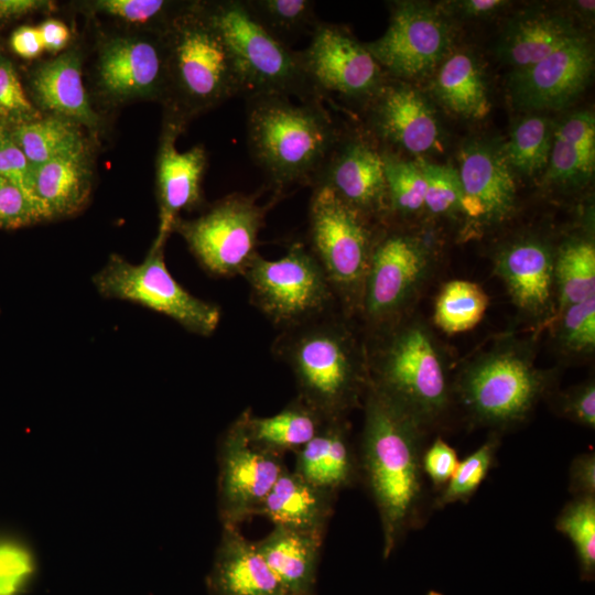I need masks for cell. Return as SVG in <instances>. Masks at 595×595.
<instances>
[{
  "mask_svg": "<svg viewBox=\"0 0 595 595\" xmlns=\"http://www.w3.org/2000/svg\"><path fill=\"white\" fill-rule=\"evenodd\" d=\"M431 261L426 244L412 234L388 230L376 236L360 311L371 333L405 316L431 270Z\"/></svg>",
  "mask_w": 595,
  "mask_h": 595,
  "instance_id": "12",
  "label": "cell"
},
{
  "mask_svg": "<svg viewBox=\"0 0 595 595\" xmlns=\"http://www.w3.org/2000/svg\"><path fill=\"white\" fill-rule=\"evenodd\" d=\"M3 128V125L0 122V130Z\"/></svg>",
  "mask_w": 595,
  "mask_h": 595,
  "instance_id": "55",
  "label": "cell"
},
{
  "mask_svg": "<svg viewBox=\"0 0 595 595\" xmlns=\"http://www.w3.org/2000/svg\"><path fill=\"white\" fill-rule=\"evenodd\" d=\"M496 448V439H490L465 459L458 462L453 476L436 498V506L441 508L456 501L468 500L486 478L493 465Z\"/></svg>",
  "mask_w": 595,
  "mask_h": 595,
  "instance_id": "42",
  "label": "cell"
},
{
  "mask_svg": "<svg viewBox=\"0 0 595 595\" xmlns=\"http://www.w3.org/2000/svg\"><path fill=\"white\" fill-rule=\"evenodd\" d=\"M42 117L28 98L13 65L0 57V119L15 127Z\"/></svg>",
  "mask_w": 595,
  "mask_h": 595,
  "instance_id": "44",
  "label": "cell"
},
{
  "mask_svg": "<svg viewBox=\"0 0 595 595\" xmlns=\"http://www.w3.org/2000/svg\"><path fill=\"white\" fill-rule=\"evenodd\" d=\"M185 1L94 0L82 2L88 13L102 15L133 31L163 33Z\"/></svg>",
  "mask_w": 595,
  "mask_h": 595,
  "instance_id": "37",
  "label": "cell"
},
{
  "mask_svg": "<svg viewBox=\"0 0 595 595\" xmlns=\"http://www.w3.org/2000/svg\"><path fill=\"white\" fill-rule=\"evenodd\" d=\"M363 408L358 472L376 505L382 554L388 559L413 523L421 502L422 440L426 429L370 383Z\"/></svg>",
  "mask_w": 595,
  "mask_h": 595,
  "instance_id": "1",
  "label": "cell"
},
{
  "mask_svg": "<svg viewBox=\"0 0 595 595\" xmlns=\"http://www.w3.org/2000/svg\"><path fill=\"white\" fill-rule=\"evenodd\" d=\"M185 123L165 115L156 155V196L159 204V229L154 239L166 242L181 212L197 207L202 201V181L207 166V152L195 145L181 152L175 141Z\"/></svg>",
  "mask_w": 595,
  "mask_h": 595,
  "instance_id": "20",
  "label": "cell"
},
{
  "mask_svg": "<svg viewBox=\"0 0 595 595\" xmlns=\"http://www.w3.org/2000/svg\"><path fill=\"white\" fill-rule=\"evenodd\" d=\"M488 307V295L472 281L453 280L445 283L436 296L433 322L448 335L474 328Z\"/></svg>",
  "mask_w": 595,
  "mask_h": 595,
  "instance_id": "36",
  "label": "cell"
},
{
  "mask_svg": "<svg viewBox=\"0 0 595 595\" xmlns=\"http://www.w3.org/2000/svg\"><path fill=\"white\" fill-rule=\"evenodd\" d=\"M167 63L165 115L194 116L244 95L236 61L205 1H186L163 32Z\"/></svg>",
  "mask_w": 595,
  "mask_h": 595,
  "instance_id": "4",
  "label": "cell"
},
{
  "mask_svg": "<svg viewBox=\"0 0 595 595\" xmlns=\"http://www.w3.org/2000/svg\"><path fill=\"white\" fill-rule=\"evenodd\" d=\"M323 541V537L273 526L255 543L290 595H312Z\"/></svg>",
  "mask_w": 595,
  "mask_h": 595,
  "instance_id": "30",
  "label": "cell"
},
{
  "mask_svg": "<svg viewBox=\"0 0 595 595\" xmlns=\"http://www.w3.org/2000/svg\"><path fill=\"white\" fill-rule=\"evenodd\" d=\"M336 496L286 468L269 491L257 516L268 518L273 526L325 538Z\"/></svg>",
  "mask_w": 595,
  "mask_h": 595,
  "instance_id": "27",
  "label": "cell"
},
{
  "mask_svg": "<svg viewBox=\"0 0 595 595\" xmlns=\"http://www.w3.org/2000/svg\"><path fill=\"white\" fill-rule=\"evenodd\" d=\"M369 383L425 429L446 413L452 396L445 361L430 329L405 316L371 333L366 345Z\"/></svg>",
  "mask_w": 595,
  "mask_h": 595,
  "instance_id": "5",
  "label": "cell"
},
{
  "mask_svg": "<svg viewBox=\"0 0 595 595\" xmlns=\"http://www.w3.org/2000/svg\"><path fill=\"white\" fill-rule=\"evenodd\" d=\"M420 166L425 178L424 208L434 215L459 213L462 185L457 170L423 162Z\"/></svg>",
  "mask_w": 595,
  "mask_h": 595,
  "instance_id": "43",
  "label": "cell"
},
{
  "mask_svg": "<svg viewBox=\"0 0 595 595\" xmlns=\"http://www.w3.org/2000/svg\"><path fill=\"white\" fill-rule=\"evenodd\" d=\"M10 45L15 54L26 60L37 57L44 51L37 26L17 29L11 35Z\"/></svg>",
  "mask_w": 595,
  "mask_h": 595,
  "instance_id": "51",
  "label": "cell"
},
{
  "mask_svg": "<svg viewBox=\"0 0 595 595\" xmlns=\"http://www.w3.org/2000/svg\"><path fill=\"white\" fill-rule=\"evenodd\" d=\"M217 510L223 527H239L257 516L288 468L284 454L253 442L241 412L221 434L217 450Z\"/></svg>",
  "mask_w": 595,
  "mask_h": 595,
  "instance_id": "13",
  "label": "cell"
},
{
  "mask_svg": "<svg viewBox=\"0 0 595 595\" xmlns=\"http://www.w3.org/2000/svg\"><path fill=\"white\" fill-rule=\"evenodd\" d=\"M495 271L515 305L534 320L554 318V250L538 237L505 245L495 257Z\"/></svg>",
  "mask_w": 595,
  "mask_h": 595,
  "instance_id": "22",
  "label": "cell"
},
{
  "mask_svg": "<svg viewBox=\"0 0 595 595\" xmlns=\"http://www.w3.org/2000/svg\"><path fill=\"white\" fill-rule=\"evenodd\" d=\"M242 275L253 306L281 331L335 312L337 301L327 278L300 241L279 259L258 255Z\"/></svg>",
  "mask_w": 595,
  "mask_h": 595,
  "instance_id": "9",
  "label": "cell"
},
{
  "mask_svg": "<svg viewBox=\"0 0 595 595\" xmlns=\"http://www.w3.org/2000/svg\"><path fill=\"white\" fill-rule=\"evenodd\" d=\"M294 453L293 470L309 483L336 495L359 477L347 418L326 420L320 432Z\"/></svg>",
  "mask_w": 595,
  "mask_h": 595,
  "instance_id": "26",
  "label": "cell"
},
{
  "mask_svg": "<svg viewBox=\"0 0 595 595\" xmlns=\"http://www.w3.org/2000/svg\"><path fill=\"white\" fill-rule=\"evenodd\" d=\"M52 1L46 0H0V19L18 18L37 11H51Z\"/></svg>",
  "mask_w": 595,
  "mask_h": 595,
  "instance_id": "54",
  "label": "cell"
},
{
  "mask_svg": "<svg viewBox=\"0 0 595 595\" xmlns=\"http://www.w3.org/2000/svg\"><path fill=\"white\" fill-rule=\"evenodd\" d=\"M369 125L387 145L412 154L440 147V127L429 100L405 82L386 80L368 104Z\"/></svg>",
  "mask_w": 595,
  "mask_h": 595,
  "instance_id": "21",
  "label": "cell"
},
{
  "mask_svg": "<svg viewBox=\"0 0 595 595\" xmlns=\"http://www.w3.org/2000/svg\"><path fill=\"white\" fill-rule=\"evenodd\" d=\"M31 571L28 554L12 545L0 547V595H13Z\"/></svg>",
  "mask_w": 595,
  "mask_h": 595,
  "instance_id": "49",
  "label": "cell"
},
{
  "mask_svg": "<svg viewBox=\"0 0 595 595\" xmlns=\"http://www.w3.org/2000/svg\"><path fill=\"white\" fill-rule=\"evenodd\" d=\"M554 130V122L545 115L531 113L518 120L508 140L502 143L511 170L527 177L544 172Z\"/></svg>",
  "mask_w": 595,
  "mask_h": 595,
  "instance_id": "35",
  "label": "cell"
},
{
  "mask_svg": "<svg viewBox=\"0 0 595 595\" xmlns=\"http://www.w3.org/2000/svg\"><path fill=\"white\" fill-rule=\"evenodd\" d=\"M299 54L305 74L323 99L336 94L369 104L387 80L365 44L340 25L320 22L310 44Z\"/></svg>",
  "mask_w": 595,
  "mask_h": 595,
  "instance_id": "16",
  "label": "cell"
},
{
  "mask_svg": "<svg viewBox=\"0 0 595 595\" xmlns=\"http://www.w3.org/2000/svg\"><path fill=\"white\" fill-rule=\"evenodd\" d=\"M555 527L574 545L582 577L593 580L595 573V497H575L561 511Z\"/></svg>",
  "mask_w": 595,
  "mask_h": 595,
  "instance_id": "40",
  "label": "cell"
},
{
  "mask_svg": "<svg viewBox=\"0 0 595 595\" xmlns=\"http://www.w3.org/2000/svg\"><path fill=\"white\" fill-rule=\"evenodd\" d=\"M549 382L528 346L505 340L469 361L454 391L474 421L506 428L529 415Z\"/></svg>",
  "mask_w": 595,
  "mask_h": 595,
  "instance_id": "6",
  "label": "cell"
},
{
  "mask_svg": "<svg viewBox=\"0 0 595 595\" xmlns=\"http://www.w3.org/2000/svg\"><path fill=\"white\" fill-rule=\"evenodd\" d=\"M582 35L572 21L558 13L528 11L505 26L496 52L513 71L527 68Z\"/></svg>",
  "mask_w": 595,
  "mask_h": 595,
  "instance_id": "28",
  "label": "cell"
},
{
  "mask_svg": "<svg viewBox=\"0 0 595 595\" xmlns=\"http://www.w3.org/2000/svg\"><path fill=\"white\" fill-rule=\"evenodd\" d=\"M593 69V48L582 34L542 61L511 72L508 80L511 101L529 111L564 108L584 91Z\"/></svg>",
  "mask_w": 595,
  "mask_h": 595,
  "instance_id": "18",
  "label": "cell"
},
{
  "mask_svg": "<svg viewBox=\"0 0 595 595\" xmlns=\"http://www.w3.org/2000/svg\"><path fill=\"white\" fill-rule=\"evenodd\" d=\"M208 583L214 595H290L238 527H223Z\"/></svg>",
  "mask_w": 595,
  "mask_h": 595,
  "instance_id": "23",
  "label": "cell"
},
{
  "mask_svg": "<svg viewBox=\"0 0 595 595\" xmlns=\"http://www.w3.org/2000/svg\"><path fill=\"white\" fill-rule=\"evenodd\" d=\"M270 204L256 196L232 193L194 219L175 221L173 231L185 240L199 264L217 277L244 274L257 251L259 234Z\"/></svg>",
  "mask_w": 595,
  "mask_h": 595,
  "instance_id": "11",
  "label": "cell"
},
{
  "mask_svg": "<svg viewBox=\"0 0 595 595\" xmlns=\"http://www.w3.org/2000/svg\"><path fill=\"white\" fill-rule=\"evenodd\" d=\"M389 213L413 215L424 208L425 178L419 163L382 149Z\"/></svg>",
  "mask_w": 595,
  "mask_h": 595,
  "instance_id": "39",
  "label": "cell"
},
{
  "mask_svg": "<svg viewBox=\"0 0 595 595\" xmlns=\"http://www.w3.org/2000/svg\"><path fill=\"white\" fill-rule=\"evenodd\" d=\"M32 171V164L3 127L0 130V177L19 187L33 205Z\"/></svg>",
  "mask_w": 595,
  "mask_h": 595,
  "instance_id": "45",
  "label": "cell"
},
{
  "mask_svg": "<svg viewBox=\"0 0 595 595\" xmlns=\"http://www.w3.org/2000/svg\"><path fill=\"white\" fill-rule=\"evenodd\" d=\"M164 246L153 241L138 264L111 255L93 277L95 288L105 298L137 303L169 316L191 333L210 336L220 322L219 306L191 294L173 278L165 263Z\"/></svg>",
  "mask_w": 595,
  "mask_h": 595,
  "instance_id": "10",
  "label": "cell"
},
{
  "mask_svg": "<svg viewBox=\"0 0 595 595\" xmlns=\"http://www.w3.org/2000/svg\"><path fill=\"white\" fill-rule=\"evenodd\" d=\"M91 187L89 148L33 166L31 195L42 220L75 215L88 202Z\"/></svg>",
  "mask_w": 595,
  "mask_h": 595,
  "instance_id": "25",
  "label": "cell"
},
{
  "mask_svg": "<svg viewBox=\"0 0 595 595\" xmlns=\"http://www.w3.org/2000/svg\"><path fill=\"white\" fill-rule=\"evenodd\" d=\"M432 86L436 99L457 116L478 120L490 111L482 68L468 53L448 56L439 67Z\"/></svg>",
  "mask_w": 595,
  "mask_h": 595,
  "instance_id": "32",
  "label": "cell"
},
{
  "mask_svg": "<svg viewBox=\"0 0 595 595\" xmlns=\"http://www.w3.org/2000/svg\"><path fill=\"white\" fill-rule=\"evenodd\" d=\"M376 236L368 217L327 187H313L309 205V249L322 267L340 313L349 320L360 315Z\"/></svg>",
  "mask_w": 595,
  "mask_h": 595,
  "instance_id": "7",
  "label": "cell"
},
{
  "mask_svg": "<svg viewBox=\"0 0 595 595\" xmlns=\"http://www.w3.org/2000/svg\"><path fill=\"white\" fill-rule=\"evenodd\" d=\"M364 44L386 74L405 82L421 78L441 64L448 52L451 30L432 6L397 1L386 32Z\"/></svg>",
  "mask_w": 595,
  "mask_h": 595,
  "instance_id": "15",
  "label": "cell"
},
{
  "mask_svg": "<svg viewBox=\"0 0 595 595\" xmlns=\"http://www.w3.org/2000/svg\"><path fill=\"white\" fill-rule=\"evenodd\" d=\"M207 11L239 69L244 96L282 95L299 101H320L300 54L260 25L242 0L205 1Z\"/></svg>",
  "mask_w": 595,
  "mask_h": 595,
  "instance_id": "8",
  "label": "cell"
},
{
  "mask_svg": "<svg viewBox=\"0 0 595 595\" xmlns=\"http://www.w3.org/2000/svg\"><path fill=\"white\" fill-rule=\"evenodd\" d=\"M458 462L456 451L441 437H437L423 452V474L430 478L435 487L443 489L453 476Z\"/></svg>",
  "mask_w": 595,
  "mask_h": 595,
  "instance_id": "48",
  "label": "cell"
},
{
  "mask_svg": "<svg viewBox=\"0 0 595 595\" xmlns=\"http://www.w3.org/2000/svg\"><path fill=\"white\" fill-rule=\"evenodd\" d=\"M37 221L42 219L23 192L0 177V227L15 228Z\"/></svg>",
  "mask_w": 595,
  "mask_h": 595,
  "instance_id": "46",
  "label": "cell"
},
{
  "mask_svg": "<svg viewBox=\"0 0 595 595\" xmlns=\"http://www.w3.org/2000/svg\"><path fill=\"white\" fill-rule=\"evenodd\" d=\"M559 410L571 421L594 430L595 428V385L588 380L570 388L559 399Z\"/></svg>",
  "mask_w": 595,
  "mask_h": 595,
  "instance_id": "47",
  "label": "cell"
},
{
  "mask_svg": "<svg viewBox=\"0 0 595 595\" xmlns=\"http://www.w3.org/2000/svg\"><path fill=\"white\" fill-rule=\"evenodd\" d=\"M457 172L462 185L459 213L466 224L491 227L511 216L517 187L501 143L487 139L467 141L459 152Z\"/></svg>",
  "mask_w": 595,
  "mask_h": 595,
  "instance_id": "17",
  "label": "cell"
},
{
  "mask_svg": "<svg viewBox=\"0 0 595 595\" xmlns=\"http://www.w3.org/2000/svg\"><path fill=\"white\" fill-rule=\"evenodd\" d=\"M242 413L249 437L282 454L300 450L328 420L299 396L270 416L255 415L250 409Z\"/></svg>",
  "mask_w": 595,
  "mask_h": 595,
  "instance_id": "31",
  "label": "cell"
},
{
  "mask_svg": "<svg viewBox=\"0 0 595 595\" xmlns=\"http://www.w3.org/2000/svg\"><path fill=\"white\" fill-rule=\"evenodd\" d=\"M508 4L504 0H463L447 2L446 7L463 18L479 19L490 17Z\"/></svg>",
  "mask_w": 595,
  "mask_h": 595,
  "instance_id": "53",
  "label": "cell"
},
{
  "mask_svg": "<svg viewBox=\"0 0 595 595\" xmlns=\"http://www.w3.org/2000/svg\"><path fill=\"white\" fill-rule=\"evenodd\" d=\"M248 12L275 39L288 40L314 31L320 21L315 3L309 0H242Z\"/></svg>",
  "mask_w": 595,
  "mask_h": 595,
  "instance_id": "38",
  "label": "cell"
},
{
  "mask_svg": "<svg viewBox=\"0 0 595 595\" xmlns=\"http://www.w3.org/2000/svg\"><path fill=\"white\" fill-rule=\"evenodd\" d=\"M246 127L253 160L278 190L312 186L340 133L323 102L282 95L246 97Z\"/></svg>",
  "mask_w": 595,
  "mask_h": 595,
  "instance_id": "3",
  "label": "cell"
},
{
  "mask_svg": "<svg viewBox=\"0 0 595 595\" xmlns=\"http://www.w3.org/2000/svg\"><path fill=\"white\" fill-rule=\"evenodd\" d=\"M9 132L32 166L89 148L80 126L51 115Z\"/></svg>",
  "mask_w": 595,
  "mask_h": 595,
  "instance_id": "33",
  "label": "cell"
},
{
  "mask_svg": "<svg viewBox=\"0 0 595 595\" xmlns=\"http://www.w3.org/2000/svg\"><path fill=\"white\" fill-rule=\"evenodd\" d=\"M595 170V118L577 111L555 125L544 182L565 188L586 185Z\"/></svg>",
  "mask_w": 595,
  "mask_h": 595,
  "instance_id": "29",
  "label": "cell"
},
{
  "mask_svg": "<svg viewBox=\"0 0 595 595\" xmlns=\"http://www.w3.org/2000/svg\"><path fill=\"white\" fill-rule=\"evenodd\" d=\"M555 338L572 355L591 354L595 348V296L570 305L556 314Z\"/></svg>",
  "mask_w": 595,
  "mask_h": 595,
  "instance_id": "41",
  "label": "cell"
},
{
  "mask_svg": "<svg viewBox=\"0 0 595 595\" xmlns=\"http://www.w3.org/2000/svg\"><path fill=\"white\" fill-rule=\"evenodd\" d=\"M556 310L595 296V245L591 238L572 237L554 251Z\"/></svg>",
  "mask_w": 595,
  "mask_h": 595,
  "instance_id": "34",
  "label": "cell"
},
{
  "mask_svg": "<svg viewBox=\"0 0 595 595\" xmlns=\"http://www.w3.org/2000/svg\"><path fill=\"white\" fill-rule=\"evenodd\" d=\"M570 490L575 497H595V455L576 456L570 467Z\"/></svg>",
  "mask_w": 595,
  "mask_h": 595,
  "instance_id": "50",
  "label": "cell"
},
{
  "mask_svg": "<svg viewBox=\"0 0 595 595\" xmlns=\"http://www.w3.org/2000/svg\"><path fill=\"white\" fill-rule=\"evenodd\" d=\"M37 29L44 51L52 54H60L71 41V31L61 20L47 19Z\"/></svg>",
  "mask_w": 595,
  "mask_h": 595,
  "instance_id": "52",
  "label": "cell"
},
{
  "mask_svg": "<svg viewBox=\"0 0 595 595\" xmlns=\"http://www.w3.org/2000/svg\"><path fill=\"white\" fill-rule=\"evenodd\" d=\"M33 97L47 115L95 130L100 117L90 105L82 75V55L77 50L60 53L41 63L31 77Z\"/></svg>",
  "mask_w": 595,
  "mask_h": 595,
  "instance_id": "24",
  "label": "cell"
},
{
  "mask_svg": "<svg viewBox=\"0 0 595 595\" xmlns=\"http://www.w3.org/2000/svg\"><path fill=\"white\" fill-rule=\"evenodd\" d=\"M336 312L283 329L272 351L292 371L298 396L326 419L347 418L369 385L366 344Z\"/></svg>",
  "mask_w": 595,
  "mask_h": 595,
  "instance_id": "2",
  "label": "cell"
},
{
  "mask_svg": "<svg viewBox=\"0 0 595 595\" xmlns=\"http://www.w3.org/2000/svg\"><path fill=\"white\" fill-rule=\"evenodd\" d=\"M315 186L327 187L369 219L389 213L381 151L363 136L339 133Z\"/></svg>",
  "mask_w": 595,
  "mask_h": 595,
  "instance_id": "19",
  "label": "cell"
},
{
  "mask_svg": "<svg viewBox=\"0 0 595 595\" xmlns=\"http://www.w3.org/2000/svg\"><path fill=\"white\" fill-rule=\"evenodd\" d=\"M95 86L109 104L167 98L163 33L131 31L104 39L97 50Z\"/></svg>",
  "mask_w": 595,
  "mask_h": 595,
  "instance_id": "14",
  "label": "cell"
}]
</instances>
